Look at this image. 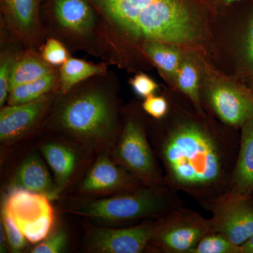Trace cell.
I'll use <instances>...</instances> for the list:
<instances>
[{
    "mask_svg": "<svg viewBox=\"0 0 253 253\" xmlns=\"http://www.w3.org/2000/svg\"><path fill=\"white\" fill-rule=\"evenodd\" d=\"M201 120L176 114L152 138L166 186L201 206L231 189L240 134L219 130Z\"/></svg>",
    "mask_w": 253,
    "mask_h": 253,
    "instance_id": "6da1fadb",
    "label": "cell"
},
{
    "mask_svg": "<svg viewBox=\"0 0 253 253\" xmlns=\"http://www.w3.org/2000/svg\"><path fill=\"white\" fill-rule=\"evenodd\" d=\"M107 73L80 83L68 92L58 91L48 126L91 152L112 151L121 133L116 90Z\"/></svg>",
    "mask_w": 253,
    "mask_h": 253,
    "instance_id": "7a4b0ae2",
    "label": "cell"
},
{
    "mask_svg": "<svg viewBox=\"0 0 253 253\" xmlns=\"http://www.w3.org/2000/svg\"><path fill=\"white\" fill-rule=\"evenodd\" d=\"M97 11L116 59L122 41L188 44L199 36L192 14L180 0H89Z\"/></svg>",
    "mask_w": 253,
    "mask_h": 253,
    "instance_id": "3957f363",
    "label": "cell"
},
{
    "mask_svg": "<svg viewBox=\"0 0 253 253\" xmlns=\"http://www.w3.org/2000/svg\"><path fill=\"white\" fill-rule=\"evenodd\" d=\"M178 194L168 187L140 185L111 197L81 201L64 211L81 217L111 222L156 219L184 207V201Z\"/></svg>",
    "mask_w": 253,
    "mask_h": 253,
    "instance_id": "277c9868",
    "label": "cell"
},
{
    "mask_svg": "<svg viewBox=\"0 0 253 253\" xmlns=\"http://www.w3.org/2000/svg\"><path fill=\"white\" fill-rule=\"evenodd\" d=\"M43 27L46 35L68 47L84 50L110 63L114 61L102 21L89 0H51L49 21Z\"/></svg>",
    "mask_w": 253,
    "mask_h": 253,
    "instance_id": "5b68a950",
    "label": "cell"
},
{
    "mask_svg": "<svg viewBox=\"0 0 253 253\" xmlns=\"http://www.w3.org/2000/svg\"><path fill=\"white\" fill-rule=\"evenodd\" d=\"M113 160L144 185L168 187L147 131L140 120L128 116L111 151Z\"/></svg>",
    "mask_w": 253,
    "mask_h": 253,
    "instance_id": "8992f818",
    "label": "cell"
},
{
    "mask_svg": "<svg viewBox=\"0 0 253 253\" xmlns=\"http://www.w3.org/2000/svg\"><path fill=\"white\" fill-rule=\"evenodd\" d=\"M211 232L210 219L181 207L155 220L149 247L164 253H192L200 241Z\"/></svg>",
    "mask_w": 253,
    "mask_h": 253,
    "instance_id": "52a82bcc",
    "label": "cell"
},
{
    "mask_svg": "<svg viewBox=\"0 0 253 253\" xmlns=\"http://www.w3.org/2000/svg\"><path fill=\"white\" fill-rule=\"evenodd\" d=\"M44 195L16 187L10 191L3 210L12 218L28 241L37 244L46 239L54 227V208Z\"/></svg>",
    "mask_w": 253,
    "mask_h": 253,
    "instance_id": "ba28073f",
    "label": "cell"
},
{
    "mask_svg": "<svg viewBox=\"0 0 253 253\" xmlns=\"http://www.w3.org/2000/svg\"><path fill=\"white\" fill-rule=\"evenodd\" d=\"M212 212V232L226 236L241 247L253 234V195L227 194L203 206Z\"/></svg>",
    "mask_w": 253,
    "mask_h": 253,
    "instance_id": "9c48e42d",
    "label": "cell"
},
{
    "mask_svg": "<svg viewBox=\"0 0 253 253\" xmlns=\"http://www.w3.org/2000/svg\"><path fill=\"white\" fill-rule=\"evenodd\" d=\"M205 96L222 124L241 129L253 118V89L244 84L213 80L206 86Z\"/></svg>",
    "mask_w": 253,
    "mask_h": 253,
    "instance_id": "30bf717a",
    "label": "cell"
},
{
    "mask_svg": "<svg viewBox=\"0 0 253 253\" xmlns=\"http://www.w3.org/2000/svg\"><path fill=\"white\" fill-rule=\"evenodd\" d=\"M156 219L123 229L91 226L86 234V250L97 253H143L149 249Z\"/></svg>",
    "mask_w": 253,
    "mask_h": 253,
    "instance_id": "8fae6325",
    "label": "cell"
},
{
    "mask_svg": "<svg viewBox=\"0 0 253 253\" xmlns=\"http://www.w3.org/2000/svg\"><path fill=\"white\" fill-rule=\"evenodd\" d=\"M40 0H1L4 26L25 49H41L46 36Z\"/></svg>",
    "mask_w": 253,
    "mask_h": 253,
    "instance_id": "7c38bea8",
    "label": "cell"
},
{
    "mask_svg": "<svg viewBox=\"0 0 253 253\" xmlns=\"http://www.w3.org/2000/svg\"><path fill=\"white\" fill-rule=\"evenodd\" d=\"M58 91H52L25 104L8 105L1 107L0 111L1 144L17 140L36 126L51 109Z\"/></svg>",
    "mask_w": 253,
    "mask_h": 253,
    "instance_id": "4fadbf2b",
    "label": "cell"
},
{
    "mask_svg": "<svg viewBox=\"0 0 253 253\" xmlns=\"http://www.w3.org/2000/svg\"><path fill=\"white\" fill-rule=\"evenodd\" d=\"M140 185L144 184L104 153L86 173L79 186V191L86 195L121 193Z\"/></svg>",
    "mask_w": 253,
    "mask_h": 253,
    "instance_id": "5bb4252c",
    "label": "cell"
},
{
    "mask_svg": "<svg viewBox=\"0 0 253 253\" xmlns=\"http://www.w3.org/2000/svg\"><path fill=\"white\" fill-rule=\"evenodd\" d=\"M229 192L238 196L253 195V118L241 127L239 152Z\"/></svg>",
    "mask_w": 253,
    "mask_h": 253,
    "instance_id": "9a60e30c",
    "label": "cell"
},
{
    "mask_svg": "<svg viewBox=\"0 0 253 253\" xmlns=\"http://www.w3.org/2000/svg\"><path fill=\"white\" fill-rule=\"evenodd\" d=\"M14 183L16 187L44 195L51 201L57 199L60 194L45 165L36 154L28 156L21 163L16 172Z\"/></svg>",
    "mask_w": 253,
    "mask_h": 253,
    "instance_id": "2e32d148",
    "label": "cell"
},
{
    "mask_svg": "<svg viewBox=\"0 0 253 253\" xmlns=\"http://www.w3.org/2000/svg\"><path fill=\"white\" fill-rule=\"evenodd\" d=\"M41 151L54 172L55 183L61 193L69 184L77 169V152L70 145L60 142L45 143L42 146Z\"/></svg>",
    "mask_w": 253,
    "mask_h": 253,
    "instance_id": "e0dca14e",
    "label": "cell"
},
{
    "mask_svg": "<svg viewBox=\"0 0 253 253\" xmlns=\"http://www.w3.org/2000/svg\"><path fill=\"white\" fill-rule=\"evenodd\" d=\"M54 70L37 50L25 49L15 61L10 78L9 91L15 86L44 77Z\"/></svg>",
    "mask_w": 253,
    "mask_h": 253,
    "instance_id": "ac0fdd59",
    "label": "cell"
},
{
    "mask_svg": "<svg viewBox=\"0 0 253 253\" xmlns=\"http://www.w3.org/2000/svg\"><path fill=\"white\" fill-rule=\"evenodd\" d=\"M107 69L106 63L94 64L84 60L70 57L60 66L59 92L65 94L89 78L106 74Z\"/></svg>",
    "mask_w": 253,
    "mask_h": 253,
    "instance_id": "d6986e66",
    "label": "cell"
},
{
    "mask_svg": "<svg viewBox=\"0 0 253 253\" xmlns=\"http://www.w3.org/2000/svg\"><path fill=\"white\" fill-rule=\"evenodd\" d=\"M59 71L53 72L36 81L15 86L9 91L7 102L9 106L25 104L34 101L44 95L59 89Z\"/></svg>",
    "mask_w": 253,
    "mask_h": 253,
    "instance_id": "ffe728a7",
    "label": "cell"
},
{
    "mask_svg": "<svg viewBox=\"0 0 253 253\" xmlns=\"http://www.w3.org/2000/svg\"><path fill=\"white\" fill-rule=\"evenodd\" d=\"M172 45L159 42H145L141 49L161 72L174 80L182 61L180 51Z\"/></svg>",
    "mask_w": 253,
    "mask_h": 253,
    "instance_id": "44dd1931",
    "label": "cell"
},
{
    "mask_svg": "<svg viewBox=\"0 0 253 253\" xmlns=\"http://www.w3.org/2000/svg\"><path fill=\"white\" fill-rule=\"evenodd\" d=\"M174 81L178 89L189 99L195 109L204 113L200 94L199 73L194 63L182 61Z\"/></svg>",
    "mask_w": 253,
    "mask_h": 253,
    "instance_id": "7402d4cb",
    "label": "cell"
},
{
    "mask_svg": "<svg viewBox=\"0 0 253 253\" xmlns=\"http://www.w3.org/2000/svg\"><path fill=\"white\" fill-rule=\"evenodd\" d=\"M16 46H1L0 56V106L3 107L7 101L9 92V81L15 61L21 54Z\"/></svg>",
    "mask_w": 253,
    "mask_h": 253,
    "instance_id": "603a6c76",
    "label": "cell"
},
{
    "mask_svg": "<svg viewBox=\"0 0 253 253\" xmlns=\"http://www.w3.org/2000/svg\"><path fill=\"white\" fill-rule=\"evenodd\" d=\"M192 253H241V247L219 233L211 232L200 241Z\"/></svg>",
    "mask_w": 253,
    "mask_h": 253,
    "instance_id": "cb8c5ba5",
    "label": "cell"
},
{
    "mask_svg": "<svg viewBox=\"0 0 253 253\" xmlns=\"http://www.w3.org/2000/svg\"><path fill=\"white\" fill-rule=\"evenodd\" d=\"M40 50L43 59L53 67L62 66L70 58L64 43L54 37H49Z\"/></svg>",
    "mask_w": 253,
    "mask_h": 253,
    "instance_id": "d4e9b609",
    "label": "cell"
},
{
    "mask_svg": "<svg viewBox=\"0 0 253 253\" xmlns=\"http://www.w3.org/2000/svg\"><path fill=\"white\" fill-rule=\"evenodd\" d=\"M1 222L4 226L8 245L14 253H20L27 246V239L16 225L12 218L2 211Z\"/></svg>",
    "mask_w": 253,
    "mask_h": 253,
    "instance_id": "484cf974",
    "label": "cell"
},
{
    "mask_svg": "<svg viewBox=\"0 0 253 253\" xmlns=\"http://www.w3.org/2000/svg\"><path fill=\"white\" fill-rule=\"evenodd\" d=\"M68 234L63 229L51 233L46 239L32 249L33 253H62L68 245Z\"/></svg>",
    "mask_w": 253,
    "mask_h": 253,
    "instance_id": "4316f807",
    "label": "cell"
},
{
    "mask_svg": "<svg viewBox=\"0 0 253 253\" xmlns=\"http://www.w3.org/2000/svg\"><path fill=\"white\" fill-rule=\"evenodd\" d=\"M143 110L156 120H162L167 116L169 111L168 100L163 96L151 95L145 99L141 104Z\"/></svg>",
    "mask_w": 253,
    "mask_h": 253,
    "instance_id": "83f0119b",
    "label": "cell"
},
{
    "mask_svg": "<svg viewBox=\"0 0 253 253\" xmlns=\"http://www.w3.org/2000/svg\"><path fill=\"white\" fill-rule=\"evenodd\" d=\"M130 84L134 92L144 99L154 95L158 89L156 82L144 73H139L131 78Z\"/></svg>",
    "mask_w": 253,
    "mask_h": 253,
    "instance_id": "f1b7e54d",
    "label": "cell"
},
{
    "mask_svg": "<svg viewBox=\"0 0 253 253\" xmlns=\"http://www.w3.org/2000/svg\"><path fill=\"white\" fill-rule=\"evenodd\" d=\"M244 59L250 71L253 72V11L246 32L244 47Z\"/></svg>",
    "mask_w": 253,
    "mask_h": 253,
    "instance_id": "f546056e",
    "label": "cell"
},
{
    "mask_svg": "<svg viewBox=\"0 0 253 253\" xmlns=\"http://www.w3.org/2000/svg\"><path fill=\"white\" fill-rule=\"evenodd\" d=\"M8 241L6 239V233H5L4 226L2 225V223L1 222L0 225V252H6V247H7Z\"/></svg>",
    "mask_w": 253,
    "mask_h": 253,
    "instance_id": "4dcf8cb0",
    "label": "cell"
},
{
    "mask_svg": "<svg viewBox=\"0 0 253 253\" xmlns=\"http://www.w3.org/2000/svg\"><path fill=\"white\" fill-rule=\"evenodd\" d=\"M241 253H253V234L243 246H241Z\"/></svg>",
    "mask_w": 253,
    "mask_h": 253,
    "instance_id": "1f68e13d",
    "label": "cell"
},
{
    "mask_svg": "<svg viewBox=\"0 0 253 253\" xmlns=\"http://www.w3.org/2000/svg\"><path fill=\"white\" fill-rule=\"evenodd\" d=\"M240 1V0H224L227 4H231V3L236 2V1Z\"/></svg>",
    "mask_w": 253,
    "mask_h": 253,
    "instance_id": "d6a6232c",
    "label": "cell"
}]
</instances>
